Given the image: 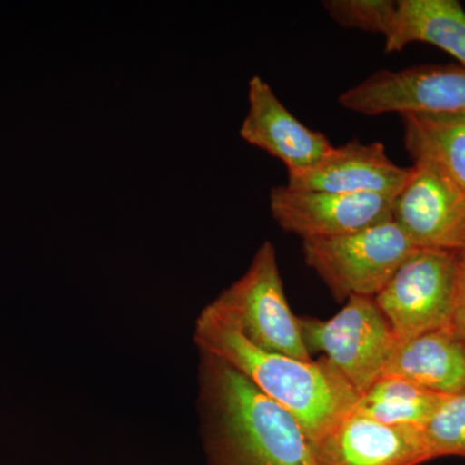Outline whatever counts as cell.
Listing matches in <instances>:
<instances>
[{"label":"cell","mask_w":465,"mask_h":465,"mask_svg":"<svg viewBox=\"0 0 465 465\" xmlns=\"http://www.w3.org/2000/svg\"><path fill=\"white\" fill-rule=\"evenodd\" d=\"M198 388L208 464L320 465L295 416L206 351H200Z\"/></svg>","instance_id":"obj_1"},{"label":"cell","mask_w":465,"mask_h":465,"mask_svg":"<svg viewBox=\"0 0 465 465\" xmlns=\"http://www.w3.org/2000/svg\"><path fill=\"white\" fill-rule=\"evenodd\" d=\"M198 351L224 361L302 425L309 442L323 439L354 409L358 394L327 358L299 361L264 351L246 338L213 305L195 321Z\"/></svg>","instance_id":"obj_2"},{"label":"cell","mask_w":465,"mask_h":465,"mask_svg":"<svg viewBox=\"0 0 465 465\" xmlns=\"http://www.w3.org/2000/svg\"><path fill=\"white\" fill-rule=\"evenodd\" d=\"M211 305L251 344L295 360L312 361L302 341L299 317L292 313L284 295L272 242L260 246L246 273Z\"/></svg>","instance_id":"obj_3"},{"label":"cell","mask_w":465,"mask_h":465,"mask_svg":"<svg viewBox=\"0 0 465 465\" xmlns=\"http://www.w3.org/2000/svg\"><path fill=\"white\" fill-rule=\"evenodd\" d=\"M418 250L393 222L331 238L302 241V252L336 299L375 298Z\"/></svg>","instance_id":"obj_4"},{"label":"cell","mask_w":465,"mask_h":465,"mask_svg":"<svg viewBox=\"0 0 465 465\" xmlns=\"http://www.w3.org/2000/svg\"><path fill=\"white\" fill-rule=\"evenodd\" d=\"M299 323L309 353L322 351L358 397L381 378L399 342L374 298L367 296H351L330 320L299 317Z\"/></svg>","instance_id":"obj_5"},{"label":"cell","mask_w":465,"mask_h":465,"mask_svg":"<svg viewBox=\"0 0 465 465\" xmlns=\"http://www.w3.org/2000/svg\"><path fill=\"white\" fill-rule=\"evenodd\" d=\"M463 255L418 249L374 300L397 341L450 329Z\"/></svg>","instance_id":"obj_6"},{"label":"cell","mask_w":465,"mask_h":465,"mask_svg":"<svg viewBox=\"0 0 465 465\" xmlns=\"http://www.w3.org/2000/svg\"><path fill=\"white\" fill-rule=\"evenodd\" d=\"M339 103L363 115L399 113L430 118H465V66L421 65L379 70L349 88Z\"/></svg>","instance_id":"obj_7"},{"label":"cell","mask_w":465,"mask_h":465,"mask_svg":"<svg viewBox=\"0 0 465 465\" xmlns=\"http://www.w3.org/2000/svg\"><path fill=\"white\" fill-rule=\"evenodd\" d=\"M391 222L418 249L465 255V195L430 162L410 167L391 202Z\"/></svg>","instance_id":"obj_8"},{"label":"cell","mask_w":465,"mask_h":465,"mask_svg":"<svg viewBox=\"0 0 465 465\" xmlns=\"http://www.w3.org/2000/svg\"><path fill=\"white\" fill-rule=\"evenodd\" d=\"M393 198L302 191L282 185L272 189L269 207L283 231L304 241L339 237L391 222Z\"/></svg>","instance_id":"obj_9"},{"label":"cell","mask_w":465,"mask_h":465,"mask_svg":"<svg viewBox=\"0 0 465 465\" xmlns=\"http://www.w3.org/2000/svg\"><path fill=\"white\" fill-rule=\"evenodd\" d=\"M312 449L320 465H421L433 460L421 428L381 424L354 410Z\"/></svg>","instance_id":"obj_10"},{"label":"cell","mask_w":465,"mask_h":465,"mask_svg":"<svg viewBox=\"0 0 465 465\" xmlns=\"http://www.w3.org/2000/svg\"><path fill=\"white\" fill-rule=\"evenodd\" d=\"M240 134L250 145L280 159L289 174L313 167L333 149L322 133L302 124L259 75L249 82V110Z\"/></svg>","instance_id":"obj_11"},{"label":"cell","mask_w":465,"mask_h":465,"mask_svg":"<svg viewBox=\"0 0 465 465\" xmlns=\"http://www.w3.org/2000/svg\"><path fill=\"white\" fill-rule=\"evenodd\" d=\"M410 167L394 163L381 143L351 140L313 167L289 174L287 186L302 191L381 194L394 197L409 179Z\"/></svg>","instance_id":"obj_12"},{"label":"cell","mask_w":465,"mask_h":465,"mask_svg":"<svg viewBox=\"0 0 465 465\" xmlns=\"http://www.w3.org/2000/svg\"><path fill=\"white\" fill-rule=\"evenodd\" d=\"M382 376L454 396L465 391V345L450 329L399 341Z\"/></svg>","instance_id":"obj_13"},{"label":"cell","mask_w":465,"mask_h":465,"mask_svg":"<svg viewBox=\"0 0 465 465\" xmlns=\"http://www.w3.org/2000/svg\"><path fill=\"white\" fill-rule=\"evenodd\" d=\"M425 43L445 51L465 66V11L458 0H399L385 52Z\"/></svg>","instance_id":"obj_14"},{"label":"cell","mask_w":465,"mask_h":465,"mask_svg":"<svg viewBox=\"0 0 465 465\" xmlns=\"http://www.w3.org/2000/svg\"><path fill=\"white\" fill-rule=\"evenodd\" d=\"M402 124L411 158L434 164L465 195V118L402 115Z\"/></svg>","instance_id":"obj_15"},{"label":"cell","mask_w":465,"mask_h":465,"mask_svg":"<svg viewBox=\"0 0 465 465\" xmlns=\"http://www.w3.org/2000/svg\"><path fill=\"white\" fill-rule=\"evenodd\" d=\"M448 397L397 376H381L358 397L353 410L381 424L424 430Z\"/></svg>","instance_id":"obj_16"},{"label":"cell","mask_w":465,"mask_h":465,"mask_svg":"<svg viewBox=\"0 0 465 465\" xmlns=\"http://www.w3.org/2000/svg\"><path fill=\"white\" fill-rule=\"evenodd\" d=\"M423 430L432 459H465V391L443 401Z\"/></svg>","instance_id":"obj_17"},{"label":"cell","mask_w":465,"mask_h":465,"mask_svg":"<svg viewBox=\"0 0 465 465\" xmlns=\"http://www.w3.org/2000/svg\"><path fill=\"white\" fill-rule=\"evenodd\" d=\"M393 0H326L323 8L336 24L347 29L387 35L396 14Z\"/></svg>","instance_id":"obj_18"},{"label":"cell","mask_w":465,"mask_h":465,"mask_svg":"<svg viewBox=\"0 0 465 465\" xmlns=\"http://www.w3.org/2000/svg\"><path fill=\"white\" fill-rule=\"evenodd\" d=\"M450 330L465 345V255L460 262L457 299H455L454 313H452Z\"/></svg>","instance_id":"obj_19"}]
</instances>
